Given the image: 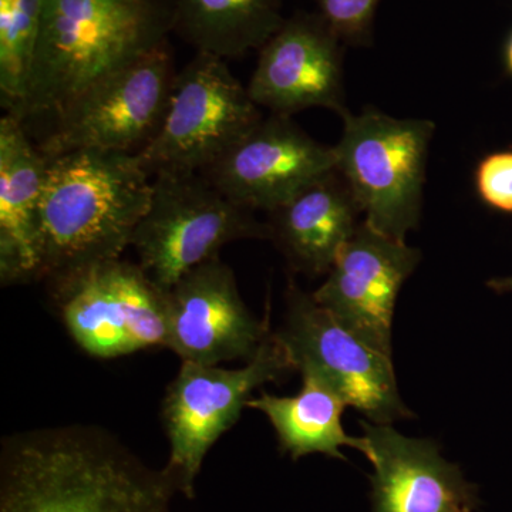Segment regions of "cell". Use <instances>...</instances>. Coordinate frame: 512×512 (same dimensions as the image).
Returning a JSON list of instances; mask_svg holds the SVG:
<instances>
[{
    "label": "cell",
    "instance_id": "obj_1",
    "mask_svg": "<svg viewBox=\"0 0 512 512\" xmlns=\"http://www.w3.org/2000/svg\"><path fill=\"white\" fill-rule=\"evenodd\" d=\"M177 484L109 431L86 424L5 437L0 512H170Z\"/></svg>",
    "mask_w": 512,
    "mask_h": 512
},
{
    "label": "cell",
    "instance_id": "obj_2",
    "mask_svg": "<svg viewBox=\"0 0 512 512\" xmlns=\"http://www.w3.org/2000/svg\"><path fill=\"white\" fill-rule=\"evenodd\" d=\"M174 0H46L28 92L13 116L52 123L92 87L168 40Z\"/></svg>",
    "mask_w": 512,
    "mask_h": 512
},
{
    "label": "cell",
    "instance_id": "obj_3",
    "mask_svg": "<svg viewBox=\"0 0 512 512\" xmlns=\"http://www.w3.org/2000/svg\"><path fill=\"white\" fill-rule=\"evenodd\" d=\"M39 220V272L49 285L131 247L151 197L136 154L77 150L47 157Z\"/></svg>",
    "mask_w": 512,
    "mask_h": 512
},
{
    "label": "cell",
    "instance_id": "obj_4",
    "mask_svg": "<svg viewBox=\"0 0 512 512\" xmlns=\"http://www.w3.org/2000/svg\"><path fill=\"white\" fill-rule=\"evenodd\" d=\"M342 120V137L333 147L336 170L348 181L363 220L406 241L420 224L436 124L397 119L375 107L349 111Z\"/></svg>",
    "mask_w": 512,
    "mask_h": 512
},
{
    "label": "cell",
    "instance_id": "obj_5",
    "mask_svg": "<svg viewBox=\"0 0 512 512\" xmlns=\"http://www.w3.org/2000/svg\"><path fill=\"white\" fill-rule=\"evenodd\" d=\"M255 211L229 200L201 173H160L151 181L150 204L131 247L138 264L170 291L184 275L220 256L241 239H268Z\"/></svg>",
    "mask_w": 512,
    "mask_h": 512
},
{
    "label": "cell",
    "instance_id": "obj_6",
    "mask_svg": "<svg viewBox=\"0 0 512 512\" xmlns=\"http://www.w3.org/2000/svg\"><path fill=\"white\" fill-rule=\"evenodd\" d=\"M291 372L295 366L275 332L266 336L256 355L239 369L183 362L163 402L170 441L165 470L173 476L178 493L190 500L195 497V480L208 451L238 423L252 392Z\"/></svg>",
    "mask_w": 512,
    "mask_h": 512
},
{
    "label": "cell",
    "instance_id": "obj_7",
    "mask_svg": "<svg viewBox=\"0 0 512 512\" xmlns=\"http://www.w3.org/2000/svg\"><path fill=\"white\" fill-rule=\"evenodd\" d=\"M262 119L225 60L197 53L178 72L163 126L137 158L150 175L202 173Z\"/></svg>",
    "mask_w": 512,
    "mask_h": 512
},
{
    "label": "cell",
    "instance_id": "obj_8",
    "mask_svg": "<svg viewBox=\"0 0 512 512\" xmlns=\"http://www.w3.org/2000/svg\"><path fill=\"white\" fill-rule=\"evenodd\" d=\"M177 74L167 40L74 100L37 147L47 157L77 150L137 156L163 126Z\"/></svg>",
    "mask_w": 512,
    "mask_h": 512
},
{
    "label": "cell",
    "instance_id": "obj_9",
    "mask_svg": "<svg viewBox=\"0 0 512 512\" xmlns=\"http://www.w3.org/2000/svg\"><path fill=\"white\" fill-rule=\"evenodd\" d=\"M67 332L99 359L168 348V291L140 264L103 262L52 285Z\"/></svg>",
    "mask_w": 512,
    "mask_h": 512
},
{
    "label": "cell",
    "instance_id": "obj_10",
    "mask_svg": "<svg viewBox=\"0 0 512 512\" xmlns=\"http://www.w3.org/2000/svg\"><path fill=\"white\" fill-rule=\"evenodd\" d=\"M275 333L295 370L315 372L372 423L413 417L397 389L392 357L340 325L293 281L286 291L284 326Z\"/></svg>",
    "mask_w": 512,
    "mask_h": 512
},
{
    "label": "cell",
    "instance_id": "obj_11",
    "mask_svg": "<svg viewBox=\"0 0 512 512\" xmlns=\"http://www.w3.org/2000/svg\"><path fill=\"white\" fill-rule=\"evenodd\" d=\"M420 259L419 249L363 220L313 299L367 345L392 357L397 296Z\"/></svg>",
    "mask_w": 512,
    "mask_h": 512
},
{
    "label": "cell",
    "instance_id": "obj_12",
    "mask_svg": "<svg viewBox=\"0 0 512 512\" xmlns=\"http://www.w3.org/2000/svg\"><path fill=\"white\" fill-rule=\"evenodd\" d=\"M335 168L333 147L271 114L201 174L235 204L271 212Z\"/></svg>",
    "mask_w": 512,
    "mask_h": 512
},
{
    "label": "cell",
    "instance_id": "obj_13",
    "mask_svg": "<svg viewBox=\"0 0 512 512\" xmlns=\"http://www.w3.org/2000/svg\"><path fill=\"white\" fill-rule=\"evenodd\" d=\"M343 46L318 12L296 13L259 49L249 96L271 114L328 109L345 116Z\"/></svg>",
    "mask_w": 512,
    "mask_h": 512
},
{
    "label": "cell",
    "instance_id": "obj_14",
    "mask_svg": "<svg viewBox=\"0 0 512 512\" xmlns=\"http://www.w3.org/2000/svg\"><path fill=\"white\" fill-rule=\"evenodd\" d=\"M271 333L238 291L234 271L221 256L184 275L168 291V349L183 362H249Z\"/></svg>",
    "mask_w": 512,
    "mask_h": 512
},
{
    "label": "cell",
    "instance_id": "obj_15",
    "mask_svg": "<svg viewBox=\"0 0 512 512\" xmlns=\"http://www.w3.org/2000/svg\"><path fill=\"white\" fill-rule=\"evenodd\" d=\"M370 463L373 512H474L477 487L456 464L440 456L439 446L410 439L390 424L360 421Z\"/></svg>",
    "mask_w": 512,
    "mask_h": 512
},
{
    "label": "cell",
    "instance_id": "obj_16",
    "mask_svg": "<svg viewBox=\"0 0 512 512\" xmlns=\"http://www.w3.org/2000/svg\"><path fill=\"white\" fill-rule=\"evenodd\" d=\"M49 158L25 124L0 120V279L2 285L35 281L39 272V220Z\"/></svg>",
    "mask_w": 512,
    "mask_h": 512
},
{
    "label": "cell",
    "instance_id": "obj_17",
    "mask_svg": "<svg viewBox=\"0 0 512 512\" xmlns=\"http://www.w3.org/2000/svg\"><path fill=\"white\" fill-rule=\"evenodd\" d=\"M268 215L269 241L293 272L306 276L328 275L363 221L348 181L336 168Z\"/></svg>",
    "mask_w": 512,
    "mask_h": 512
},
{
    "label": "cell",
    "instance_id": "obj_18",
    "mask_svg": "<svg viewBox=\"0 0 512 512\" xmlns=\"http://www.w3.org/2000/svg\"><path fill=\"white\" fill-rule=\"evenodd\" d=\"M301 373L302 389L293 396L262 393L247 403L248 409L264 413L271 421L282 453L295 461L313 453L346 460L340 447H350L367 457L366 437H350L343 429L345 399L312 370Z\"/></svg>",
    "mask_w": 512,
    "mask_h": 512
},
{
    "label": "cell",
    "instance_id": "obj_19",
    "mask_svg": "<svg viewBox=\"0 0 512 512\" xmlns=\"http://www.w3.org/2000/svg\"><path fill=\"white\" fill-rule=\"evenodd\" d=\"M284 0H174L173 28L197 53L234 59L259 50L285 22Z\"/></svg>",
    "mask_w": 512,
    "mask_h": 512
},
{
    "label": "cell",
    "instance_id": "obj_20",
    "mask_svg": "<svg viewBox=\"0 0 512 512\" xmlns=\"http://www.w3.org/2000/svg\"><path fill=\"white\" fill-rule=\"evenodd\" d=\"M46 0H0V93L15 113L28 92Z\"/></svg>",
    "mask_w": 512,
    "mask_h": 512
},
{
    "label": "cell",
    "instance_id": "obj_21",
    "mask_svg": "<svg viewBox=\"0 0 512 512\" xmlns=\"http://www.w3.org/2000/svg\"><path fill=\"white\" fill-rule=\"evenodd\" d=\"M318 13L345 45L370 46L380 0H316Z\"/></svg>",
    "mask_w": 512,
    "mask_h": 512
},
{
    "label": "cell",
    "instance_id": "obj_22",
    "mask_svg": "<svg viewBox=\"0 0 512 512\" xmlns=\"http://www.w3.org/2000/svg\"><path fill=\"white\" fill-rule=\"evenodd\" d=\"M478 198L491 210L512 214V150L494 151L474 171Z\"/></svg>",
    "mask_w": 512,
    "mask_h": 512
},
{
    "label": "cell",
    "instance_id": "obj_23",
    "mask_svg": "<svg viewBox=\"0 0 512 512\" xmlns=\"http://www.w3.org/2000/svg\"><path fill=\"white\" fill-rule=\"evenodd\" d=\"M487 286L497 293L512 292V276L507 278H494L487 282Z\"/></svg>",
    "mask_w": 512,
    "mask_h": 512
},
{
    "label": "cell",
    "instance_id": "obj_24",
    "mask_svg": "<svg viewBox=\"0 0 512 512\" xmlns=\"http://www.w3.org/2000/svg\"><path fill=\"white\" fill-rule=\"evenodd\" d=\"M504 64L505 70L512 77V30L504 47Z\"/></svg>",
    "mask_w": 512,
    "mask_h": 512
}]
</instances>
